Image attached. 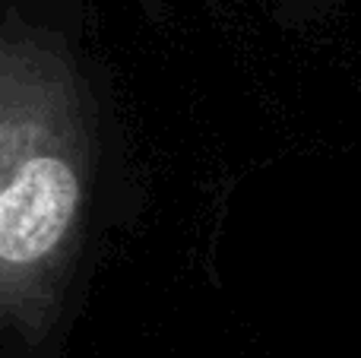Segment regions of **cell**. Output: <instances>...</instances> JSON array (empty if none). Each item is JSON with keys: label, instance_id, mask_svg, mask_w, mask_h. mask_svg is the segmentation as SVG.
Segmentation results:
<instances>
[{"label": "cell", "instance_id": "cell-1", "mask_svg": "<svg viewBox=\"0 0 361 358\" xmlns=\"http://www.w3.org/2000/svg\"><path fill=\"white\" fill-rule=\"evenodd\" d=\"M80 206V178L61 156H35L0 190V260L32 264L61 245Z\"/></svg>", "mask_w": 361, "mask_h": 358}]
</instances>
